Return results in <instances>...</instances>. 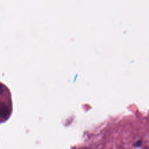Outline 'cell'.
<instances>
[{"label": "cell", "mask_w": 149, "mask_h": 149, "mask_svg": "<svg viewBox=\"0 0 149 149\" xmlns=\"http://www.w3.org/2000/svg\"><path fill=\"white\" fill-rule=\"evenodd\" d=\"M141 141H139L138 142H137V143L135 144L134 146H139L141 145Z\"/></svg>", "instance_id": "obj_1"}]
</instances>
